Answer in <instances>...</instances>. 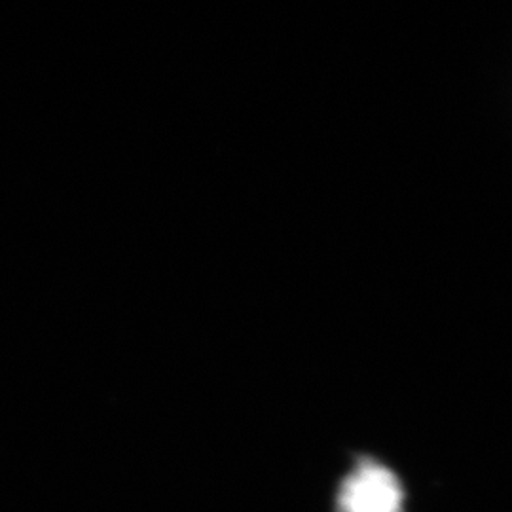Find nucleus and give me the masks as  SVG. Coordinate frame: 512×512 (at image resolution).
Instances as JSON below:
<instances>
[{
  "instance_id": "nucleus-1",
  "label": "nucleus",
  "mask_w": 512,
  "mask_h": 512,
  "mask_svg": "<svg viewBox=\"0 0 512 512\" xmlns=\"http://www.w3.org/2000/svg\"><path fill=\"white\" fill-rule=\"evenodd\" d=\"M406 494L399 475L378 459H355L336 490L334 512H404Z\"/></svg>"
}]
</instances>
